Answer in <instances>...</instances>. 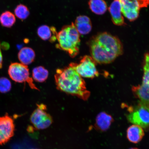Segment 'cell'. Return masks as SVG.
Wrapping results in <instances>:
<instances>
[{"mask_svg": "<svg viewBox=\"0 0 149 149\" xmlns=\"http://www.w3.org/2000/svg\"><path fill=\"white\" fill-rule=\"evenodd\" d=\"M88 45L91 57L100 64H109L123 53V46L120 39L107 32L93 37Z\"/></svg>", "mask_w": 149, "mask_h": 149, "instance_id": "cell-1", "label": "cell"}, {"mask_svg": "<svg viewBox=\"0 0 149 149\" xmlns=\"http://www.w3.org/2000/svg\"><path fill=\"white\" fill-rule=\"evenodd\" d=\"M54 78L58 90L84 101L88 99L91 93L87 89L84 80L70 65L57 69Z\"/></svg>", "mask_w": 149, "mask_h": 149, "instance_id": "cell-2", "label": "cell"}, {"mask_svg": "<svg viewBox=\"0 0 149 149\" xmlns=\"http://www.w3.org/2000/svg\"><path fill=\"white\" fill-rule=\"evenodd\" d=\"M57 39L58 41L57 48L66 52L72 58L79 54L81 40L74 23L63 27L57 33Z\"/></svg>", "mask_w": 149, "mask_h": 149, "instance_id": "cell-3", "label": "cell"}, {"mask_svg": "<svg viewBox=\"0 0 149 149\" xmlns=\"http://www.w3.org/2000/svg\"><path fill=\"white\" fill-rule=\"evenodd\" d=\"M129 111L127 118L130 123L145 130H149V107L139 102L135 107L130 108Z\"/></svg>", "mask_w": 149, "mask_h": 149, "instance_id": "cell-4", "label": "cell"}, {"mask_svg": "<svg viewBox=\"0 0 149 149\" xmlns=\"http://www.w3.org/2000/svg\"><path fill=\"white\" fill-rule=\"evenodd\" d=\"M8 74L11 79L16 82L27 83L31 89L40 91L30 76L29 68L26 65L18 63H12L9 66Z\"/></svg>", "mask_w": 149, "mask_h": 149, "instance_id": "cell-5", "label": "cell"}, {"mask_svg": "<svg viewBox=\"0 0 149 149\" xmlns=\"http://www.w3.org/2000/svg\"><path fill=\"white\" fill-rule=\"evenodd\" d=\"M69 65L82 77L93 79L99 74L96 68L97 63L90 56H84L78 64L72 63Z\"/></svg>", "mask_w": 149, "mask_h": 149, "instance_id": "cell-6", "label": "cell"}, {"mask_svg": "<svg viewBox=\"0 0 149 149\" xmlns=\"http://www.w3.org/2000/svg\"><path fill=\"white\" fill-rule=\"evenodd\" d=\"M37 108L31 115L30 121L35 129H46L53 123V117L47 112V107L43 104H37Z\"/></svg>", "mask_w": 149, "mask_h": 149, "instance_id": "cell-7", "label": "cell"}, {"mask_svg": "<svg viewBox=\"0 0 149 149\" xmlns=\"http://www.w3.org/2000/svg\"><path fill=\"white\" fill-rule=\"evenodd\" d=\"M15 126L13 119L8 115L0 117V145L5 144L14 135Z\"/></svg>", "mask_w": 149, "mask_h": 149, "instance_id": "cell-8", "label": "cell"}, {"mask_svg": "<svg viewBox=\"0 0 149 149\" xmlns=\"http://www.w3.org/2000/svg\"><path fill=\"white\" fill-rule=\"evenodd\" d=\"M122 13L130 22L134 21L139 16L141 8L138 0H119Z\"/></svg>", "mask_w": 149, "mask_h": 149, "instance_id": "cell-9", "label": "cell"}, {"mask_svg": "<svg viewBox=\"0 0 149 149\" xmlns=\"http://www.w3.org/2000/svg\"><path fill=\"white\" fill-rule=\"evenodd\" d=\"M109 9L112 21L114 25L118 26H124L126 25L123 16L119 0H113Z\"/></svg>", "mask_w": 149, "mask_h": 149, "instance_id": "cell-10", "label": "cell"}, {"mask_svg": "<svg viewBox=\"0 0 149 149\" xmlns=\"http://www.w3.org/2000/svg\"><path fill=\"white\" fill-rule=\"evenodd\" d=\"M113 122L111 115L105 112H101L96 117L95 127L99 131L105 132L109 129Z\"/></svg>", "mask_w": 149, "mask_h": 149, "instance_id": "cell-11", "label": "cell"}, {"mask_svg": "<svg viewBox=\"0 0 149 149\" xmlns=\"http://www.w3.org/2000/svg\"><path fill=\"white\" fill-rule=\"evenodd\" d=\"M132 90L140 102L149 107V83L133 86Z\"/></svg>", "mask_w": 149, "mask_h": 149, "instance_id": "cell-12", "label": "cell"}, {"mask_svg": "<svg viewBox=\"0 0 149 149\" xmlns=\"http://www.w3.org/2000/svg\"><path fill=\"white\" fill-rule=\"evenodd\" d=\"M74 24L79 34L86 35L92 30V22L90 19L86 16L81 15L77 17Z\"/></svg>", "mask_w": 149, "mask_h": 149, "instance_id": "cell-13", "label": "cell"}, {"mask_svg": "<svg viewBox=\"0 0 149 149\" xmlns=\"http://www.w3.org/2000/svg\"><path fill=\"white\" fill-rule=\"evenodd\" d=\"M144 135L143 128L136 125H132L127 130V137L128 140L134 144H137L141 141Z\"/></svg>", "mask_w": 149, "mask_h": 149, "instance_id": "cell-14", "label": "cell"}, {"mask_svg": "<svg viewBox=\"0 0 149 149\" xmlns=\"http://www.w3.org/2000/svg\"><path fill=\"white\" fill-rule=\"evenodd\" d=\"M37 34L42 40H49L50 41L53 42L57 39V33L55 27H49L44 25L39 27L37 30Z\"/></svg>", "mask_w": 149, "mask_h": 149, "instance_id": "cell-15", "label": "cell"}, {"mask_svg": "<svg viewBox=\"0 0 149 149\" xmlns=\"http://www.w3.org/2000/svg\"><path fill=\"white\" fill-rule=\"evenodd\" d=\"M35 58V52L29 47L22 48L18 54V58L21 64L26 66L31 64L34 61Z\"/></svg>", "mask_w": 149, "mask_h": 149, "instance_id": "cell-16", "label": "cell"}, {"mask_svg": "<svg viewBox=\"0 0 149 149\" xmlns=\"http://www.w3.org/2000/svg\"><path fill=\"white\" fill-rule=\"evenodd\" d=\"M88 5L91 10L97 15H103L107 10V5L104 0H89Z\"/></svg>", "mask_w": 149, "mask_h": 149, "instance_id": "cell-17", "label": "cell"}, {"mask_svg": "<svg viewBox=\"0 0 149 149\" xmlns=\"http://www.w3.org/2000/svg\"><path fill=\"white\" fill-rule=\"evenodd\" d=\"M49 72L42 66L36 67L32 70V79L37 82H44L47 79Z\"/></svg>", "mask_w": 149, "mask_h": 149, "instance_id": "cell-18", "label": "cell"}, {"mask_svg": "<svg viewBox=\"0 0 149 149\" xmlns=\"http://www.w3.org/2000/svg\"><path fill=\"white\" fill-rule=\"evenodd\" d=\"M15 22V17L9 11H6L0 16V23L3 27H11L14 25Z\"/></svg>", "mask_w": 149, "mask_h": 149, "instance_id": "cell-19", "label": "cell"}, {"mask_svg": "<svg viewBox=\"0 0 149 149\" xmlns=\"http://www.w3.org/2000/svg\"><path fill=\"white\" fill-rule=\"evenodd\" d=\"M14 13L17 17L21 20L26 19L30 14L29 9L23 4L18 5L15 9Z\"/></svg>", "mask_w": 149, "mask_h": 149, "instance_id": "cell-20", "label": "cell"}, {"mask_svg": "<svg viewBox=\"0 0 149 149\" xmlns=\"http://www.w3.org/2000/svg\"><path fill=\"white\" fill-rule=\"evenodd\" d=\"M143 76L142 84L149 83V53H146L144 55L143 61Z\"/></svg>", "mask_w": 149, "mask_h": 149, "instance_id": "cell-21", "label": "cell"}, {"mask_svg": "<svg viewBox=\"0 0 149 149\" xmlns=\"http://www.w3.org/2000/svg\"><path fill=\"white\" fill-rule=\"evenodd\" d=\"M11 87L12 85L9 80L5 77L0 78V92H8L10 90Z\"/></svg>", "mask_w": 149, "mask_h": 149, "instance_id": "cell-22", "label": "cell"}, {"mask_svg": "<svg viewBox=\"0 0 149 149\" xmlns=\"http://www.w3.org/2000/svg\"><path fill=\"white\" fill-rule=\"evenodd\" d=\"M3 65V56L2 54L1 50V44H0V69L2 67Z\"/></svg>", "mask_w": 149, "mask_h": 149, "instance_id": "cell-23", "label": "cell"}, {"mask_svg": "<svg viewBox=\"0 0 149 149\" xmlns=\"http://www.w3.org/2000/svg\"><path fill=\"white\" fill-rule=\"evenodd\" d=\"M129 149H139L137 148H130Z\"/></svg>", "mask_w": 149, "mask_h": 149, "instance_id": "cell-24", "label": "cell"}, {"mask_svg": "<svg viewBox=\"0 0 149 149\" xmlns=\"http://www.w3.org/2000/svg\"></svg>", "mask_w": 149, "mask_h": 149, "instance_id": "cell-25", "label": "cell"}]
</instances>
